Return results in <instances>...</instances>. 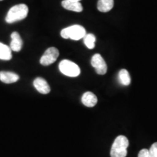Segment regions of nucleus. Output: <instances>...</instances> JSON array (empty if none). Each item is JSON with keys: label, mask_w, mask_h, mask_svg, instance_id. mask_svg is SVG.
Masks as SVG:
<instances>
[{"label": "nucleus", "mask_w": 157, "mask_h": 157, "mask_svg": "<svg viewBox=\"0 0 157 157\" xmlns=\"http://www.w3.org/2000/svg\"><path fill=\"white\" fill-rule=\"evenodd\" d=\"M129 140L124 135H119L114 140L111 149V157H126Z\"/></svg>", "instance_id": "f03ea898"}, {"label": "nucleus", "mask_w": 157, "mask_h": 157, "mask_svg": "<svg viewBox=\"0 0 157 157\" xmlns=\"http://www.w3.org/2000/svg\"><path fill=\"white\" fill-rule=\"evenodd\" d=\"M82 102L85 106L94 107L97 104L98 98L95 94L91 92H86L82 97Z\"/></svg>", "instance_id": "9d476101"}, {"label": "nucleus", "mask_w": 157, "mask_h": 157, "mask_svg": "<svg viewBox=\"0 0 157 157\" xmlns=\"http://www.w3.org/2000/svg\"><path fill=\"white\" fill-rule=\"evenodd\" d=\"M138 157H149L148 149H142L138 154Z\"/></svg>", "instance_id": "f3484780"}, {"label": "nucleus", "mask_w": 157, "mask_h": 157, "mask_svg": "<svg viewBox=\"0 0 157 157\" xmlns=\"http://www.w3.org/2000/svg\"><path fill=\"white\" fill-rule=\"evenodd\" d=\"M86 30L80 25H73L65 28L60 31V36L63 39H71L78 41L85 36Z\"/></svg>", "instance_id": "7ed1b4c3"}, {"label": "nucleus", "mask_w": 157, "mask_h": 157, "mask_svg": "<svg viewBox=\"0 0 157 157\" xmlns=\"http://www.w3.org/2000/svg\"><path fill=\"white\" fill-rule=\"evenodd\" d=\"M0 1H2V0H0Z\"/></svg>", "instance_id": "6ab92c4d"}, {"label": "nucleus", "mask_w": 157, "mask_h": 157, "mask_svg": "<svg viewBox=\"0 0 157 157\" xmlns=\"http://www.w3.org/2000/svg\"><path fill=\"white\" fill-rule=\"evenodd\" d=\"M29 8L25 4H20L12 7L7 13L5 21L7 23H13L22 21L27 17Z\"/></svg>", "instance_id": "f257e3e1"}, {"label": "nucleus", "mask_w": 157, "mask_h": 157, "mask_svg": "<svg viewBox=\"0 0 157 157\" xmlns=\"http://www.w3.org/2000/svg\"><path fill=\"white\" fill-rule=\"evenodd\" d=\"M149 157H157V142L154 143L148 150Z\"/></svg>", "instance_id": "dca6fc26"}, {"label": "nucleus", "mask_w": 157, "mask_h": 157, "mask_svg": "<svg viewBox=\"0 0 157 157\" xmlns=\"http://www.w3.org/2000/svg\"><path fill=\"white\" fill-rule=\"evenodd\" d=\"M12 50L9 46L0 42V59L10 60L12 59Z\"/></svg>", "instance_id": "ddd939ff"}, {"label": "nucleus", "mask_w": 157, "mask_h": 157, "mask_svg": "<svg viewBox=\"0 0 157 157\" xmlns=\"http://www.w3.org/2000/svg\"><path fill=\"white\" fill-rule=\"evenodd\" d=\"M113 0H98V10L102 13H107L113 8Z\"/></svg>", "instance_id": "f8f14e48"}, {"label": "nucleus", "mask_w": 157, "mask_h": 157, "mask_svg": "<svg viewBox=\"0 0 157 157\" xmlns=\"http://www.w3.org/2000/svg\"><path fill=\"white\" fill-rule=\"evenodd\" d=\"M69 1H74V2H79L80 0H69Z\"/></svg>", "instance_id": "a211bd4d"}, {"label": "nucleus", "mask_w": 157, "mask_h": 157, "mask_svg": "<svg viewBox=\"0 0 157 157\" xmlns=\"http://www.w3.org/2000/svg\"><path fill=\"white\" fill-rule=\"evenodd\" d=\"M96 38L93 34H86L84 37V43L88 49H93L95 48V43Z\"/></svg>", "instance_id": "2eb2a0df"}, {"label": "nucleus", "mask_w": 157, "mask_h": 157, "mask_svg": "<svg viewBox=\"0 0 157 157\" xmlns=\"http://www.w3.org/2000/svg\"><path fill=\"white\" fill-rule=\"evenodd\" d=\"M62 6L63 8L68 10L76 12V13H80L83 10L82 4L79 2H74L69 1V0H63L62 2Z\"/></svg>", "instance_id": "9b49d317"}, {"label": "nucleus", "mask_w": 157, "mask_h": 157, "mask_svg": "<svg viewBox=\"0 0 157 157\" xmlns=\"http://www.w3.org/2000/svg\"><path fill=\"white\" fill-rule=\"evenodd\" d=\"M59 56V51L56 48L51 47L44 52L40 59V63L42 66H50L56 61Z\"/></svg>", "instance_id": "39448f33"}, {"label": "nucleus", "mask_w": 157, "mask_h": 157, "mask_svg": "<svg viewBox=\"0 0 157 157\" xmlns=\"http://www.w3.org/2000/svg\"><path fill=\"white\" fill-rule=\"evenodd\" d=\"M119 79L121 84L124 86L129 85L131 82V78L129 72L126 69H121L119 72Z\"/></svg>", "instance_id": "4468645a"}, {"label": "nucleus", "mask_w": 157, "mask_h": 157, "mask_svg": "<svg viewBox=\"0 0 157 157\" xmlns=\"http://www.w3.org/2000/svg\"><path fill=\"white\" fill-rule=\"evenodd\" d=\"M91 65L95 68L96 73L99 75H104L107 72V65L100 54H95L91 59Z\"/></svg>", "instance_id": "423d86ee"}, {"label": "nucleus", "mask_w": 157, "mask_h": 157, "mask_svg": "<svg viewBox=\"0 0 157 157\" xmlns=\"http://www.w3.org/2000/svg\"><path fill=\"white\" fill-rule=\"evenodd\" d=\"M59 70L64 75L70 77H76L81 73L77 64L68 60H63L59 63Z\"/></svg>", "instance_id": "20e7f679"}, {"label": "nucleus", "mask_w": 157, "mask_h": 157, "mask_svg": "<svg viewBox=\"0 0 157 157\" xmlns=\"http://www.w3.org/2000/svg\"><path fill=\"white\" fill-rule=\"evenodd\" d=\"M19 76L10 71H0V81L5 84L15 83L18 81Z\"/></svg>", "instance_id": "1a4fd4ad"}, {"label": "nucleus", "mask_w": 157, "mask_h": 157, "mask_svg": "<svg viewBox=\"0 0 157 157\" xmlns=\"http://www.w3.org/2000/svg\"><path fill=\"white\" fill-rule=\"evenodd\" d=\"M11 42H10V49L15 52H19L22 49L23 47V40L18 33L15 31L11 34Z\"/></svg>", "instance_id": "6e6552de"}, {"label": "nucleus", "mask_w": 157, "mask_h": 157, "mask_svg": "<svg viewBox=\"0 0 157 157\" xmlns=\"http://www.w3.org/2000/svg\"><path fill=\"white\" fill-rule=\"evenodd\" d=\"M33 84H34V87L36 88V90L39 93L46 95V94H48L50 92V85L44 78L42 77H37L35 78Z\"/></svg>", "instance_id": "0eeeda50"}]
</instances>
